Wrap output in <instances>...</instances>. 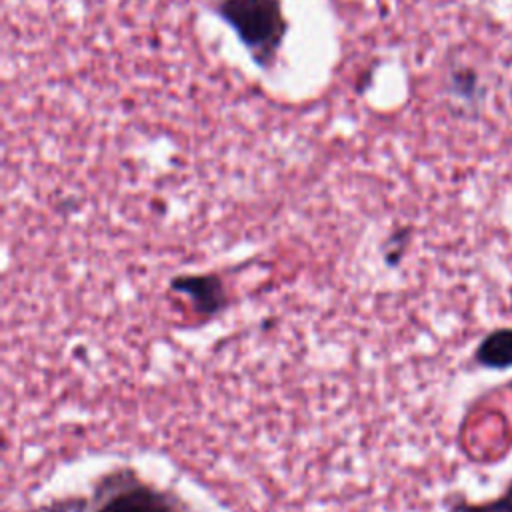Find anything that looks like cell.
<instances>
[{
    "label": "cell",
    "instance_id": "obj_1",
    "mask_svg": "<svg viewBox=\"0 0 512 512\" xmlns=\"http://www.w3.org/2000/svg\"><path fill=\"white\" fill-rule=\"evenodd\" d=\"M220 16L236 30L260 66L274 62L286 34L280 0H222Z\"/></svg>",
    "mask_w": 512,
    "mask_h": 512
},
{
    "label": "cell",
    "instance_id": "obj_2",
    "mask_svg": "<svg viewBox=\"0 0 512 512\" xmlns=\"http://www.w3.org/2000/svg\"><path fill=\"white\" fill-rule=\"evenodd\" d=\"M92 512H190V508L172 490L142 482L134 470L124 468L100 480L92 498Z\"/></svg>",
    "mask_w": 512,
    "mask_h": 512
},
{
    "label": "cell",
    "instance_id": "obj_3",
    "mask_svg": "<svg viewBox=\"0 0 512 512\" xmlns=\"http://www.w3.org/2000/svg\"><path fill=\"white\" fill-rule=\"evenodd\" d=\"M170 288L186 294L192 300L194 312L202 316H214L228 304L224 284L216 274H188L170 282Z\"/></svg>",
    "mask_w": 512,
    "mask_h": 512
},
{
    "label": "cell",
    "instance_id": "obj_4",
    "mask_svg": "<svg viewBox=\"0 0 512 512\" xmlns=\"http://www.w3.org/2000/svg\"><path fill=\"white\" fill-rule=\"evenodd\" d=\"M476 360L488 368L512 366V330H496L482 340Z\"/></svg>",
    "mask_w": 512,
    "mask_h": 512
},
{
    "label": "cell",
    "instance_id": "obj_5",
    "mask_svg": "<svg viewBox=\"0 0 512 512\" xmlns=\"http://www.w3.org/2000/svg\"><path fill=\"white\" fill-rule=\"evenodd\" d=\"M448 512H512V486L506 492V496L490 502V504H450Z\"/></svg>",
    "mask_w": 512,
    "mask_h": 512
}]
</instances>
